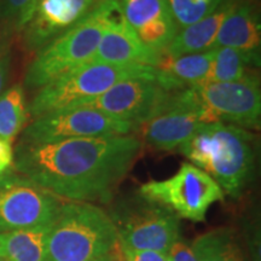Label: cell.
Masks as SVG:
<instances>
[{
    "instance_id": "cell-1",
    "label": "cell",
    "mask_w": 261,
    "mask_h": 261,
    "mask_svg": "<svg viewBox=\"0 0 261 261\" xmlns=\"http://www.w3.org/2000/svg\"><path fill=\"white\" fill-rule=\"evenodd\" d=\"M143 142L126 136L33 143L14 151L19 174L64 201L108 203L139 158Z\"/></svg>"
},
{
    "instance_id": "cell-2",
    "label": "cell",
    "mask_w": 261,
    "mask_h": 261,
    "mask_svg": "<svg viewBox=\"0 0 261 261\" xmlns=\"http://www.w3.org/2000/svg\"><path fill=\"white\" fill-rule=\"evenodd\" d=\"M255 136L227 123H203L179 146L190 163L210 174L224 194L240 197L255 168Z\"/></svg>"
},
{
    "instance_id": "cell-3",
    "label": "cell",
    "mask_w": 261,
    "mask_h": 261,
    "mask_svg": "<svg viewBox=\"0 0 261 261\" xmlns=\"http://www.w3.org/2000/svg\"><path fill=\"white\" fill-rule=\"evenodd\" d=\"M109 213L87 202L65 201L52 221L47 261H103L117 242Z\"/></svg>"
},
{
    "instance_id": "cell-4",
    "label": "cell",
    "mask_w": 261,
    "mask_h": 261,
    "mask_svg": "<svg viewBox=\"0 0 261 261\" xmlns=\"http://www.w3.org/2000/svg\"><path fill=\"white\" fill-rule=\"evenodd\" d=\"M116 2L103 0L83 21L35 52L25 69L24 89L37 91L61 75L90 63Z\"/></svg>"
},
{
    "instance_id": "cell-5",
    "label": "cell",
    "mask_w": 261,
    "mask_h": 261,
    "mask_svg": "<svg viewBox=\"0 0 261 261\" xmlns=\"http://www.w3.org/2000/svg\"><path fill=\"white\" fill-rule=\"evenodd\" d=\"M130 79L155 80V67L96 62L80 65L37 90V93L28 103L29 117L35 119L81 100L100 96L117 83Z\"/></svg>"
},
{
    "instance_id": "cell-6",
    "label": "cell",
    "mask_w": 261,
    "mask_h": 261,
    "mask_svg": "<svg viewBox=\"0 0 261 261\" xmlns=\"http://www.w3.org/2000/svg\"><path fill=\"white\" fill-rule=\"evenodd\" d=\"M109 215L119 240L133 249L167 254L180 236V218L139 194L117 202Z\"/></svg>"
},
{
    "instance_id": "cell-7",
    "label": "cell",
    "mask_w": 261,
    "mask_h": 261,
    "mask_svg": "<svg viewBox=\"0 0 261 261\" xmlns=\"http://www.w3.org/2000/svg\"><path fill=\"white\" fill-rule=\"evenodd\" d=\"M138 194L195 223L204 221L212 205L225 198L219 184L190 162L182 163L172 177L140 185Z\"/></svg>"
},
{
    "instance_id": "cell-8",
    "label": "cell",
    "mask_w": 261,
    "mask_h": 261,
    "mask_svg": "<svg viewBox=\"0 0 261 261\" xmlns=\"http://www.w3.org/2000/svg\"><path fill=\"white\" fill-rule=\"evenodd\" d=\"M136 130L132 123L89 107H65L35 117L22 132L21 140L33 143L70 138L126 136Z\"/></svg>"
},
{
    "instance_id": "cell-9",
    "label": "cell",
    "mask_w": 261,
    "mask_h": 261,
    "mask_svg": "<svg viewBox=\"0 0 261 261\" xmlns=\"http://www.w3.org/2000/svg\"><path fill=\"white\" fill-rule=\"evenodd\" d=\"M192 90L207 123H227L248 130L260 128L261 91L256 71L242 80L205 83Z\"/></svg>"
},
{
    "instance_id": "cell-10",
    "label": "cell",
    "mask_w": 261,
    "mask_h": 261,
    "mask_svg": "<svg viewBox=\"0 0 261 261\" xmlns=\"http://www.w3.org/2000/svg\"><path fill=\"white\" fill-rule=\"evenodd\" d=\"M64 202L23 175L5 173L0 178V232L51 224Z\"/></svg>"
},
{
    "instance_id": "cell-11",
    "label": "cell",
    "mask_w": 261,
    "mask_h": 261,
    "mask_svg": "<svg viewBox=\"0 0 261 261\" xmlns=\"http://www.w3.org/2000/svg\"><path fill=\"white\" fill-rule=\"evenodd\" d=\"M203 123H207L204 112L190 87L169 92L152 116L137 129L146 144L171 151L190 139Z\"/></svg>"
},
{
    "instance_id": "cell-12",
    "label": "cell",
    "mask_w": 261,
    "mask_h": 261,
    "mask_svg": "<svg viewBox=\"0 0 261 261\" xmlns=\"http://www.w3.org/2000/svg\"><path fill=\"white\" fill-rule=\"evenodd\" d=\"M169 92L156 80L130 79L114 85L100 96L81 100L69 107H89L138 127L152 116Z\"/></svg>"
},
{
    "instance_id": "cell-13",
    "label": "cell",
    "mask_w": 261,
    "mask_h": 261,
    "mask_svg": "<svg viewBox=\"0 0 261 261\" xmlns=\"http://www.w3.org/2000/svg\"><path fill=\"white\" fill-rule=\"evenodd\" d=\"M103 0H37L19 37L23 48L35 54L89 16Z\"/></svg>"
},
{
    "instance_id": "cell-14",
    "label": "cell",
    "mask_w": 261,
    "mask_h": 261,
    "mask_svg": "<svg viewBox=\"0 0 261 261\" xmlns=\"http://www.w3.org/2000/svg\"><path fill=\"white\" fill-rule=\"evenodd\" d=\"M161 55L155 54L139 40L123 18L117 0L104 28L91 62L116 65H151L159 63Z\"/></svg>"
},
{
    "instance_id": "cell-15",
    "label": "cell",
    "mask_w": 261,
    "mask_h": 261,
    "mask_svg": "<svg viewBox=\"0 0 261 261\" xmlns=\"http://www.w3.org/2000/svg\"><path fill=\"white\" fill-rule=\"evenodd\" d=\"M123 18L149 50L158 55L171 44L178 28L168 0H119Z\"/></svg>"
},
{
    "instance_id": "cell-16",
    "label": "cell",
    "mask_w": 261,
    "mask_h": 261,
    "mask_svg": "<svg viewBox=\"0 0 261 261\" xmlns=\"http://www.w3.org/2000/svg\"><path fill=\"white\" fill-rule=\"evenodd\" d=\"M215 47H230L248 54H260V17L252 2L232 0L212 50Z\"/></svg>"
},
{
    "instance_id": "cell-17",
    "label": "cell",
    "mask_w": 261,
    "mask_h": 261,
    "mask_svg": "<svg viewBox=\"0 0 261 261\" xmlns=\"http://www.w3.org/2000/svg\"><path fill=\"white\" fill-rule=\"evenodd\" d=\"M212 63L213 50L177 57L161 55L159 63L155 65V80L167 92L190 89L207 81Z\"/></svg>"
},
{
    "instance_id": "cell-18",
    "label": "cell",
    "mask_w": 261,
    "mask_h": 261,
    "mask_svg": "<svg viewBox=\"0 0 261 261\" xmlns=\"http://www.w3.org/2000/svg\"><path fill=\"white\" fill-rule=\"evenodd\" d=\"M231 3L232 0H225L213 14L178 31L171 44L162 52V56L177 57L212 50L220 25L230 10Z\"/></svg>"
},
{
    "instance_id": "cell-19",
    "label": "cell",
    "mask_w": 261,
    "mask_h": 261,
    "mask_svg": "<svg viewBox=\"0 0 261 261\" xmlns=\"http://www.w3.org/2000/svg\"><path fill=\"white\" fill-rule=\"evenodd\" d=\"M51 224L0 232V254L8 261H47V238Z\"/></svg>"
},
{
    "instance_id": "cell-20",
    "label": "cell",
    "mask_w": 261,
    "mask_h": 261,
    "mask_svg": "<svg viewBox=\"0 0 261 261\" xmlns=\"http://www.w3.org/2000/svg\"><path fill=\"white\" fill-rule=\"evenodd\" d=\"M260 54H248L230 47H215L213 63L205 83L242 80L260 67Z\"/></svg>"
},
{
    "instance_id": "cell-21",
    "label": "cell",
    "mask_w": 261,
    "mask_h": 261,
    "mask_svg": "<svg viewBox=\"0 0 261 261\" xmlns=\"http://www.w3.org/2000/svg\"><path fill=\"white\" fill-rule=\"evenodd\" d=\"M29 113L23 85L16 84L0 94V138L12 144L28 125Z\"/></svg>"
},
{
    "instance_id": "cell-22",
    "label": "cell",
    "mask_w": 261,
    "mask_h": 261,
    "mask_svg": "<svg viewBox=\"0 0 261 261\" xmlns=\"http://www.w3.org/2000/svg\"><path fill=\"white\" fill-rule=\"evenodd\" d=\"M191 249L197 261H246L233 231L226 227L198 236Z\"/></svg>"
},
{
    "instance_id": "cell-23",
    "label": "cell",
    "mask_w": 261,
    "mask_h": 261,
    "mask_svg": "<svg viewBox=\"0 0 261 261\" xmlns=\"http://www.w3.org/2000/svg\"><path fill=\"white\" fill-rule=\"evenodd\" d=\"M225 0H168L178 31L201 21L217 10Z\"/></svg>"
},
{
    "instance_id": "cell-24",
    "label": "cell",
    "mask_w": 261,
    "mask_h": 261,
    "mask_svg": "<svg viewBox=\"0 0 261 261\" xmlns=\"http://www.w3.org/2000/svg\"><path fill=\"white\" fill-rule=\"evenodd\" d=\"M37 0H0V23L8 38L19 34L31 18Z\"/></svg>"
},
{
    "instance_id": "cell-25",
    "label": "cell",
    "mask_w": 261,
    "mask_h": 261,
    "mask_svg": "<svg viewBox=\"0 0 261 261\" xmlns=\"http://www.w3.org/2000/svg\"><path fill=\"white\" fill-rule=\"evenodd\" d=\"M110 261H167L168 255L152 250L133 249L123 244L117 238V242L109 255Z\"/></svg>"
},
{
    "instance_id": "cell-26",
    "label": "cell",
    "mask_w": 261,
    "mask_h": 261,
    "mask_svg": "<svg viewBox=\"0 0 261 261\" xmlns=\"http://www.w3.org/2000/svg\"><path fill=\"white\" fill-rule=\"evenodd\" d=\"M10 65H11V51L9 40L0 44V94L4 92L9 79Z\"/></svg>"
},
{
    "instance_id": "cell-27",
    "label": "cell",
    "mask_w": 261,
    "mask_h": 261,
    "mask_svg": "<svg viewBox=\"0 0 261 261\" xmlns=\"http://www.w3.org/2000/svg\"><path fill=\"white\" fill-rule=\"evenodd\" d=\"M167 255L171 261H197L191 247L181 241H177L173 244Z\"/></svg>"
},
{
    "instance_id": "cell-28",
    "label": "cell",
    "mask_w": 261,
    "mask_h": 261,
    "mask_svg": "<svg viewBox=\"0 0 261 261\" xmlns=\"http://www.w3.org/2000/svg\"><path fill=\"white\" fill-rule=\"evenodd\" d=\"M14 148L12 144L0 138V172L8 173L14 165Z\"/></svg>"
},
{
    "instance_id": "cell-29",
    "label": "cell",
    "mask_w": 261,
    "mask_h": 261,
    "mask_svg": "<svg viewBox=\"0 0 261 261\" xmlns=\"http://www.w3.org/2000/svg\"><path fill=\"white\" fill-rule=\"evenodd\" d=\"M5 40H9V38L5 35L4 29H3L2 23H0V44H2V42H4Z\"/></svg>"
},
{
    "instance_id": "cell-30",
    "label": "cell",
    "mask_w": 261,
    "mask_h": 261,
    "mask_svg": "<svg viewBox=\"0 0 261 261\" xmlns=\"http://www.w3.org/2000/svg\"><path fill=\"white\" fill-rule=\"evenodd\" d=\"M0 261H8V260H6V259H5V257H4V256H3V255H2V254H0Z\"/></svg>"
},
{
    "instance_id": "cell-31",
    "label": "cell",
    "mask_w": 261,
    "mask_h": 261,
    "mask_svg": "<svg viewBox=\"0 0 261 261\" xmlns=\"http://www.w3.org/2000/svg\"><path fill=\"white\" fill-rule=\"evenodd\" d=\"M3 175H4V174H3V173H2V172H0V178H2V177H3Z\"/></svg>"
},
{
    "instance_id": "cell-32",
    "label": "cell",
    "mask_w": 261,
    "mask_h": 261,
    "mask_svg": "<svg viewBox=\"0 0 261 261\" xmlns=\"http://www.w3.org/2000/svg\"><path fill=\"white\" fill-rule=\"evenodd\" d=\"M103 261H110V259H108V260H103Z\"/></svg>"
},
{
    "instance_id": "cell-33",
    "label": "cell",
    "mask_w": 261,
    "mask_h": 261,
    "mask_svg": "<svg viewBox=\"0 0 261 261\" xmlns=\"http://www.w3.org/2000/svg\"><path fill=\"white\" fill-rule=\"evenodd\" d=\"M167 261H171V260H169V257H168V260Z\"/></svg>"
}]
</instances>
